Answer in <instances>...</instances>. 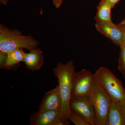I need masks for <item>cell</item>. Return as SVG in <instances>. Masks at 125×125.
<instances>
[{
  "instance_id": "cell-5",
  "label": "cell",
  "mask_w": 125,
  "mask_h": 125,
  "mask_svg": "<svg viewBox=\"0 0 125 125\" xmlns=\"http://www.w3.org/2000/svg\"><path fill=\"white\" fill-rule=\"evenodd\" d=\"M71 110L76 112L90 125H95L96 115L93 103L88 95L72 97L70 102Z\"/></svg>"
},
{
  "instance_id": "cell-8",
  "label": "cell",
  "mask_w": 125,
  "mask_h": 125,
  "mask_svg": "<svg viewBox=\"0 0 125 125\" xmlns=\"http://www.w3.org/2000/svg\"><path fill=\"white\" fill-rule=\"evenodd\" d=\"M62 101L60 93L59 85L47 92L39 107V109L61 111Z\"/></svg>"
},
{
  "instance_id": "cell-19",
  "label": "cell",
  "mask_w": 125,
  "mask_h": 125,
  "mask_svg": "<svg viewBox=\"0 0 125 125\" xmlns=\"http://www.w3.org/2000/svg\"><path fill=\"white\" fill-rule=\"evenodd\" d=\"M120 0H108L109 4L111 5L112 8L115 7V5L117 4Z\"/></svg>"
},
{
  "instance_id": "cell-13",
  "label": "cell",
  "mask_w": 125,
  "mask_h": 125,
  "mask_svg": "<svg viewBox=\"0 0 125 125\" xmlns=\"http://www.w3.org/2000/svg\"><path fill=\"white\" fill-rule=\"evenodd\" d=\"M27 53L22 48L17 49L7 53V58L4 68L10 69L23 62Z\"/></svg>"
},
{
  "instance_id": "cell-1",
  "label": "cell",
  "mask_w": 125,
  "mask_h": 125,
  "mask_svg": "<svg viewBox=\"0 0 125 125\" xmlns=\"http://www.w3.org/2000/svg\"><path fill=\"white\" fill-rule=\"evenodd\" d=\"M53 71L54 74L58 79L62 101L59 118L69 120L71 112L70 102L72 97V80L74 74L76 72L73 62L70 61L65 64L59 62L53 69Z\"/></svg>"
},
{
  "instance_id": "cell-10",
  "label": "cell",
  "mask_w": 125,
  "mask_h": 125,
  "mask_svg": "<svg viewBox=\"0 0 125 125\" xmlns=\"http://www.w3.org/2000/svg\"><path fill=\"white\" fill-rule=\"evenodd\" d=\"M23 62L28 69L38 71L42 67L44 62L43 52L40 48L30 50L27 53Z\"/></svg>"
},
{
  "instance_id": "cell-12",
  "label": "cell",
  "mask_w": 125,
  "mask_h": 125,
  "mask_svg": "<svg viewBox=\"0 0 125 125\" xmlns=\"http://www.w3.org/2000/svg\"><path fill=\"white\" fill-rule=\"evenodd\" d=\"M106 125H123L121 104L117 101L112 100Z\"/></svg>"
},
{
  "instance_id": "cell-4",
  "label": "cell",
  "mask_w": 125,
  "mask_h": 125,
  "mask_svg": "<svg viewBox=\"0 0 125 125\" xmlns=\"http://www.w3.org/2000/svg\"><path fill=\"white\" fill-rule=\"evenodd\" d=\"M88 95L92 100L95 111V125H106L112 99L100 85L95 76Z\"/></svg>"
},
{
  "instance_id": "cell-15",
  "label": "cell",
  "mask_w": 125,
  "mask_h": 125,
  "mask_svg": "<svg viewBox=\"0 0 125 125\" xmlns=\"http://www.w3.org/2000/svg\"><path fill=\"white\" fill-rule=\"evenodd\" d=\"M118 62V69L125 79V48L121 46Z\"/></svg>"
},
{
  "instance_id": "cell-14",
  "label": "cell",
  "mask_w": 125,
  "mask_h": 125,
  "mask_svg": "<svg viewBox=\"0 0 125 125\" xmlns=\"http://www.w3.org/2000/svg\"><path fill=\"white\" fill-rule=\"evenodd\" d=\"M69 120L75 125H90L80 114L71 110Z\"/></svg>"
},
{
  "instance_id": "cell-17",
  "label": "cell",
  "mask_w": 125,
  "mask_h": 125,
  "mask_svg": "<svg viewBox=\"0 0 125 125\" xmlns=\"http://www.w3.org/2000/svg\"><path fill=\"white\" fill-rule=\"evenodd\" d=\"M121 108L123 125H125V102L121 104Z\"/></svg>"
},
{
  "instance_id": "cell-7",
  "label": "cell",
  "mask_w": 125,
  "mask_h": 125,
  "mask_svg": "<svg viewBox=\"0 0 125 125\" xmlns=\"http://www.w3.org/2000/svg\"><path fill=\"white\" fill-rule=\"evenodd\" d=\"M96 30L111 40L115 45L120 46L123 36V29L118 25L114 24L112 21L95 24Z\"/></svg>"
},
{
  "instance_id": "cell-3",
  "label": "cell",
  "mask_w": 125,
  "mask_h": 125,
  "mask_svg": "<svg viewBox=\"0 0 125 125\" xmlns=\"http://www.w3.org/2000/svg\"><path fill=\"white\" fill-rule=\"evenodd\" d=\"M100 85L112 100L121 104L125 102V89L121 82L110 70L105 67H99L94 73Z\"/></svg>"
},
{
  "instance_id": "cell-6",
  "label": "cell",
  "mask_w": 125,
  "mask_h": 125,
  "mask_svg": "<svg viewBox=\"0 0 125 125\" xmlns=\"http://www.w3.org/2000/svg\"><path fill=\"white\" fill-rule=\"evenodd\" d=\"M94 78V74L85 69L75 72L72 80V97L88 95L93 87Z\"/></svg>"
},
{
  "instance_id": "cell-21",
  "label": "cell",
  "mask_w": 125,
  "mask_h": 125,
  "mask_svg": "<svg viewBox=\"0 0 125 125\" xmlns=\"http://www.w3.org/2000/svg\"><path fill=\"white\" fill-rule=\"evenodd\" d=\"M123 29V40H122V43L121 45L120 46H122L125 47V29Z\"/></svg>"
},
{
  "instance_id": "cell-22",
  "label": "cell",
  "mask_w": 125,
  "mask_h": 125,
  "mask_svg": "<svg viewBox=\"0 0 125 125\" xmlns=\"http://www.w3.org/2000/svg\"><path fill=\"white\" fill-rule=\"evenodd\" d=\"M10 0H0V2L1 4L6 5Z\"/></svg>"
},
{
  "instance_id": "cell-20",
  "label": "cell",
  "mask_w": 125,
  "mask_h": 125,
  "mask_svg": "<svg viewBox=\"0 0 125 125\" xmlns=\"http://www.w3.org/2000/svg\"><path fill=\"white\" fill-rule=\"evenodd\" d=\"M118 25L122 28L125 29V19L122 20V22L120 23Z\"/></svg>"
},
{
  "instance_id": "cell-9",
  "label": "cell",
  "mask_w": 125,
  "mask_h": 125,
  "mask_svg": "<svg viewBox=\"0 0 125 125\" xmlns=\"http://www.w3.org/2000/svg\"><path fill=\"white\" fill-rule=\"evenodd\" d=\"M60 112L49 110L38 111L30 117L31 125H56L60 117Z\"/></svg>"
},
{
  "instance_id": "cell-2",
  "label": "cell",
  "mask_w": 125,
  "mask_h": 125,
  "mask_svg": "<svg viewBox=\"0 0 125 125\" xmlns=\"http://www.w3.org/2000/svg\"><path fill=\"white\" fill-rule=\"evenodd\" d=\"M39 42L32 36H25L16 29L0 24V52L7 53L19 48L30 51L37 48Z\"/></svg>"
},
{
  "instance_id": "cell-11",
  "label": "cell",
  "mask_w": 125,
  "mask_h": 125,
  "mask_svg": "<svg viewBox=\"0 0 125 125\" xmlns=\"http://www.w3.org/2000/svg\"><path fill=\"white\" fill-rule=\"evenodd\" d=\"M112 7L108 0H101L97 7V13L95 17L96 24L111 22Z\"/></svg>"
},
{
  "instance_id": "cell-18",
  "label": "cell",
  "mask_w": 125,
  "mask_h": 125,
  "mask_svg": "<svg viewBox=\"0 0 125 125\" xmlns=\"http://www.w3.org/2000/svg\"><path fill=\"white\" fill-rule=\"evenodd\" d=\"M63 1V0H53V4L56 8H58L61 5Z\"/></svg>"
},
{
  "instance_id": "cell-16",
  "label": "cell",
  "mask_w": 125,
  "mask_h": 125,
  "mask_svg": "<svg viewBox=\"0 0 125 125\" xmlns=\"http://www.w3.org/2000/svg\"><path fill=\"white\" fill-rule=\"evenodd\" d=\"M7 58V53L0 52V68H4Z\"/></svg>"
}]
</instances>
